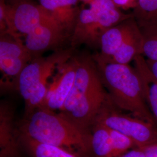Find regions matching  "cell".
<instances>
[{
  "mask_svg": "<svg viewBox=\"0 0 157 157\" xmlns=\"http://www.w3.org/2000/svg\"><path fill=\"white\" fill-rule=\"evenodd\" d=\"M73 86L62 109V117L90 130L101 109L110 101L93 56H77Z\"/></svg>",
  "mask_w": 157,
  "mask_h": 157,
  "instance_id": "cell-1",
  "label": "cell"
},
{
  "mask_svg": "<svg viewBox=\"0 0 157 157\" xmlns=\"http://www.w3.org/2000/svg\"><path fill=\"white\" fill-rule=\"evenodd\" d=\"M18 128L20 133L38 142L91 157V130L78 126L58 113L39 108L24 115Z\"/></svg>",
  "mask_w": 157,
  "mask_h": 157,
  "instance_id": "cell-2",
  "label": "cell"
},
{
  "mask_svg": "<svg viewBox=\"0 0 157 157\" xmlns=\"http://www.w3.org/2000/svg\"><path fill=\"white\" fill-rule=\"evenodd\" d=\"M102 82L114 106L135 117L157 125L146 102L140 78L135 67L107 61L99 54L93 56Z\"/></svg>",
  "mask_w": 157,
  "mask_h": 157,
  "instance_id": "cell-3",
  "label": "cell"
},
{
  "mask_svg": "<svg viewBox=\"0 0 157 157\" xmlns=\"http://www.w3.org/2000/svg\"><path fill=\"white\" fill-rule=\"evenodd\" d=\"M72 56V49L59 50L47 56H37L24 68L17 82V91L25 102V115L41 108L48 85L56 67Z\"/></svg>",
  "mask_w": 157,
  "mask_h": 157,
  "instance_id": "cell-4",
  "label": "cell"
},
{
  "mask_svg": "<svg viewBox=\"0 0 157 157\" xmlns=\"http://www.w3.org/2000/svg\"><path fill=\"white\" fill-rule=\"evenodd\" d=\"M80 9L70 38L72 48L82 44L100 46L102 36L108 29L133 17L124 13L111 0H95Z\"/></svg>",
  "mask_w": 157,
  "mask_h": 157,
  "instance_id": "cell-5",
  "label": "cell"
},
{
  "mask_svg": "<svg viewBox=\"0 0 157 157\" xmlns=\"http://www.w3.org/2000/svg\"><path fill=\"white\" fill-rule=\"evenodd\" d=\"M95 123L127 136L134 141L137 148H142L157 143V125L119 112L111 100L101 109Z\"/></svg>",
  "mask_w": 157,
  "mask_h": 157,
  "instance_id": "cell-6",
  "label": "cell"
},
{
  "mask_svg": "<svg viewBox=\"0 0 157 157\" xmlns=\"http://www.w3.org/2000/svg\"><path fill=\"white\" fill-rule=\"evenodd\" d=\"M33 58L21 37L10 34L0 35L1 89L17 90L21 73Z\"/></svg>",
  "mask_w": 157,
  "mask_h": 157,
  "instance_id": "cell-7",
  "label": "cell"
},
{
  "mask_svg": "<svg viewBox=\"0 0 157 157\" xmlns=\"http://www.w3.org/2000/svg\"><path fill=\"white\" fill-rule=\"evenodd\" d=\"M77 63V56H73L58 66L49 81L44 101L40 108L54 112L62 109L73 86Z\"/></svg>",
  "mask_w": 157,
  "mask_h": 157,
  "instance_id": "cell-8",
  "label": "cell"
},
{
  "mask_svg": "<svg viewBox=\"0 0 157 157\" xmlns=\"http://www.w3.org/2000/svg\"><path fill=\"white\" fill-rule=\"evenodd\" d=\"M70 37L58 23L41 25L25 36V45L33 58L40 56L46 51L55 49Z\"/></svg>",
  "mask_w": 157,
  "mask_h": 157,
  "instance_id": "cell-9",
  "label": "cell"
},
{
  "mask_svg": "<svg viewBox=\"0 0 157 157\" xmlns=\"http://www.w3.org/2000/svg\"><path fill=\"white\" fill-rule=\"evenodd\" d=\"M22 147L14 111L7 102L0 105V157H21Z\"/></svg>",
  "mask_w": 157,
  "mask_h": 157,
  "instance_id": "cell-10",
  "label": "cell"
},
{
  "mask_svg": "<svg viewBox=\"0 0 157 157\" xmlns=\"http://www.w3.org/2000/svg\"><path fill=\"white\" fill-rule=\"evenodd\" d=\"M80 0H39L41 6L65 30L71 38L80 8Z\"/></svg>",
  "mask_w": 157,
  "mask_h": 157,
  "instance_id": "cell-11",
  "label": "cell"
},
{
  "mask_svg": "<svg viewBox=\"0 0 157 157\" xmlns=\"http://www.w3.org/2000/svg\"><path fill=\"white\" fill-rule=\"evenodd\" d=\"M137 25L133 17L108 29L103 34L100 39V56L105 59H110Z\"/></svg>",
  "mask_w": 157,
  "mask_h": 157,
  "instance_id": "cell-12",
  "label": "cell"
},
{
  "mask_svg": "<svg viewBox=\"0 0 157 157\" xmlns=\"http://www.w3.org/2000/svg\"><path fill=\"white\" fill-rule=\"evenodd\" d=\"M133 61L140 78L146 102L157 123V78L150 71L143 56H136Z\"/></svg>",
  "mask_w": 157,
  "mask_h": 157,
  "instance_id": "cell-13",
  "label": "cell"
},
{
  "mask_svg": "<svg viewBox=\"0 0 157 157\" xmlns=\"http://www.w3.org/2000/svg\"><path fill=\"white\" fill-rule=\"evenodd\" d=\"M143 45V34L139 26L137 25L122 45L110 59H105L102 58L109 61L128 65L132 61L134 60L136 56L142 55Z\"/></svg>",
  "mask_w": 157,
  "mask_h": 157,
  "instance_id": "cell-14",
  "label": "cell"
},
{
  "mask_svg": "<svg viewBox=\"0 0 157 157\" xmlns=\"http://www.w3.org/2000/svg\"><path fill=\"white\" fill-rule=\"evenodd\" d=\"M20 141L23 150L30 157H91L80 155L56 146L40 143L21 133Z\"/></svg>",
  "mask_w": 157,
  "mask_h": 157,
  "instance_id": "cell-15",
  "label": "cell"
},
{
  "mask_svg": "<svg viewBox=\"0 0 157 157\" xmlns=\"http://www.w3.org/2000/svg\"><path fill=\"white\" fill-rule=\"evenodd\" d=\"M91 132V157H114L112 141L107 126L95 123Z\"/></svg>",
  "mask_w": 157,
  "mask_h": 157,
  "instance_id": "cell-16",
  "label": "cell"
},
{
  "mask_svg": "<svg viewBox=\"0 0 157 157\" xmlns=\"http://www.w3.org/2000/svg\"><path fill=\"white\" fill-rule=\"evenodd\" d=\"M132 14L140 28L157 26V0H139Z\"/></svg>",
  "mask_w": 157,
  "mask_h": 157,
  "instance_id": "cell-17",
  "label": "cell"
},
{
  "mask_svg": "<svg viewBox=\"0 0 157 157\" xmlns=\"http://www.w3.org/2000/svg\"><path fill=\"white\" fill-rule=\"evenodd\" d=\"M140 29L143 37L142 56L147 59L157 61V26Z\"/></svg>",
  "mask_w": 157,
  "mask_h": 157,
  "instance_id": "cell-18",
  "label": "cell"
},
{
  "mask_svg": "<svg viewBox=\"0 0 157 157\" xmlns=\"http://www.w3.org/2000/svg\"><path fill=\"white\" fill-rule=\"evenodd\" d=\"M108 130L112 141L114 157H120L137 148L134 141L127 136L113 129L108 128Z\"/></svg>",
  "mask_w": 157,
  "mask_h": 157,
  "instance_id": "cell-19",
  "label": "cell"
},
{
  "mask_svg": "<svg viewBox=\"0 0 157 157\" xmlns=\"http://www.w3.org/2000/svg\"><path fill=\"white\" fill-rule=\"evenodd\" d=\"M114 5L121 10H127L130 8L135 9L139 0H111Z\"/></svg>",
  "mask_w": 157,
  "mask_h": 157,
  "instance_id": "cell-20",
  "label": "cell"
},
{
  "mask_svg": "<svg viewBox=\"0 0 157 157\" xmlns=\"http://www.w3.org/2000/svg\"><path fill=\"white\" fill-rule=\"evenodd\" d=\"M144 152L145 157H157V143L141 148Z\"/></svg>",
  "mask_w": 157,
  "mask_h": 157,
  "instance_id": "cell-21",
  "label": "cell"
},
{
  "mask_svg": "<svg viewBox=\"0 0 157 157\" xmlns=\"http://www.w3.org/2000/svg\"><path fill=\"white\" fill-rule=\"evenodd\" d=\"M119 157H145V155L141 148H135Z\"/></svg>",
  "mask_w": 157,
  "mask_h": 157,
  "instance_id": "cell-22",
  "label": "cell"
},
{
  "mask_svg": "<svg viewBox=\"0 0 157 157\" xmlns=\"http://www.w3.org/2000/svg\"><path fill=\"white\" fill-rule=\"evenodd\" d=\"M146 62L150 71L154 75V76L157 78V61L146 59Z\"/></svg>",
  "mask_w": 157,
  "mask_h": 157,
  "instance_id": "cell-23",
  "label": "cell"
},
{
  "mask_svg": "<svg viewBox=\"0 0 157 157\" xmlns=\"http://www.w3.org/2000/svg\"><path fill=\"white\" fill-rule=\"evenodd\" d=\"M80 1H82V2H83L85 4H89L91 3V2L94 1L95 0H80Z\"/></svg>",
  "mask_w": 157,
  "mask_h": 157,
  "instance_id": "cell-24",
  "label": "cell"
}]
</instances>
